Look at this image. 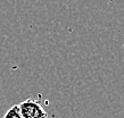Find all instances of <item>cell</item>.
<instances>
[{"instance_id":"2","label":"cell","mask_w":124,"mask_h":118,"mask_svg":"<svg viewBox=\"0 0 124 118\" xmlns=\"http://www.w3.org/2000/svg\"><path fill=\"white\" fill-rule=\"evenodd\" d=\"M4 118H22L21 112H19V109H18V104L11 106L7 110V112L5 114Z\"/></svg>"},{"instance_id":"1","label":"cell","mask_w":124,"mask_h":118,"mask_svg":"<svg viewBox=\"0 0 124 118\" xmlns=\"http://www.w3.org/2000/svg\"><path fill=\"white\" fill-rule=\"evenodd\" d=\"M22 118H47V112L42 106L33 99H26L18 104Z\"/></svg>"}]
</instances>
